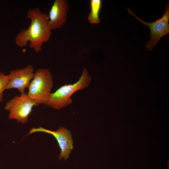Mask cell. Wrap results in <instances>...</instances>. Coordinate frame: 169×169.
Instances as JSON below:
<instances>
[{
	"label": "cell",
	"instance_id": "6",
	"mask_svg": "<svg viewBox=\"0 0 169 169\" xmlns=\"http://www.w3.org/2000/svg\"><path fill=\"white\" fill-rule=\"evenodd\" d=\"M38 132H44L52 135L56 139L60 149L61 152L58 157L59 160L63 158L64 160L69 157L74 148L73 141L69 130L63 127H60L56 131L49 130L39 126L32 128L27 135Z\"/></svg>",
	"mask_w": 169,
	"mask_h": 169
},
{
	"label": "cell",
	"instance_id": "5",
	"mask_svg": "<svg viewBox=\"0 0 169 169\" xmlns=\"http://www.w3.org/2000/svg\"><path fill=\"white\" fill-rule=\"evenodd\" d=\"M129 13L136 17L141 23L148 26L150 30V40L147 42L145 47L148 50H151L158 43L161 37L169 33V6L168 3L165 6V12L160 18L152 22L147 23L136 16L129 9Z\"/></svg>",
	"mask_w": 169,
	"mask_h": 169
},
{
	"label": "cell",
	"instance_id": "1",
	"mask_svg": "<svg viewBox=\"0 0 169 169\" xmlns=\"http://www.w3.org/2000/svg\"><path fill=\"white\" fill-rule=\"evenodd\" d=\"M26 17L30 19L29 26L22 30L15 38V43L19 47H25L29 43V47L38 53L43 44L49 40L52 34L48 15L38 8L29 9Z\"/></svg>",
	"mask_w": 169,
	"mask_h": 169
},
{
	"label": "cell",
	"instance_id": "8",
	"mask_svg": "<svg viewBox=\"0 0 169 169\" xmlns=\"http://www.w3.org/2000/svg\"><path fill=\"white\" fill-rule=\"evenodd\" d=\"M69 6L66 0H55L48 15L52 30L61 28L65 23Z\"/></svg>",
	"mask_w": 169,
	"mask_h": 169
},
{
	"label": "cell",
	"instance_id": "9",
	"mask_svg": "<svg viewBox=\"0 0 169 169\" xmlns=\"http://www.w3.org/2000/svg\"><path fill=\"white\" fill-rule=\"evenodd\" d=\"M90 2V11L87 17L88 20L91 24H98L100 20L99 13L102 1L101 0H91Z\"/></svg>",
	"mask_w": 169,
	"mask_h": 169
},
{
	"label": "cell",
	"instance_id": "4",
	"mask_svg": "<svg viewBox=\"0 0 169 169\" xmlns=\"http://www.w3.org/2000/svg\"><path fill=\"white\" fill-rule=\"evenodd\" d=\"M39 105L24 93L9 100L6 103L4 109L9 112L8 118L9 120H15L24 124L28 121L33 107Z\"/></svg>",
	"mask_w": 169,
	"mask_h": 169
},
{
	"label": "cell",
	"instance_id": "3",
	"mask_svg": "<svg viewBox=\"0 0 169 169\" xmlns=\"http://www.w3.org/2000/svg\"><path fill=\"white\" fill-rule=\"evenodd\" d=\"M53 86V79L50 70L38 69L29 84L27 95L39 105H46Z\"/></svg>",
	"mask_w": 169,
	"mask_h": 169
},
{
	"label": "cell",
	"instance_id": "7",
	"mask_svg": "<svg viewBox=\"0 0 169 169\" xmlns=\"http://www.w3.org/2000/svg\"><path fill=\"white\" fill-rule=\"evenodd\" d=\"M34 74L33 66L28 64L22 69L11 70L8 75L9 81L5 90L16 89L22 93L28 88Z\"/></svg>",
	"mask_w": 169,
	"mask_h": 169
},
{
	"label": "cell",
	"instance_id": "2",
	"mask_svg": "<svg viewBox=\"0 0 169 169\" xmlns=\"http://www.w3.org/2000/svg\"><path fill=\"white\" fill-rule=\"evenodd\" d=\"M91 80L88 69L84 68L80 78L76 82L64 85L54 92L51 93L46 105L57 110L69 105L72 102L71 98L72 95L76 91L88 87Z\"/></svg>",
	"mask_w": 169,
	"mask_h": 169
},
{
	"label": "cell",
	"instance_id": "10",
	"mask_svg": "<svg viewBox=\"0 0 169 169\" xmlns=\"http://www.w3.org/2000/svg\"><path fill=\"white\" fill-rule=\"evenodd\" d=\"M8 75H6L0 71V102L3 101V92L9 81Z\"/></svg>",
	"mask_w": 169,
	"mask_h": 169
}]
</instances>
